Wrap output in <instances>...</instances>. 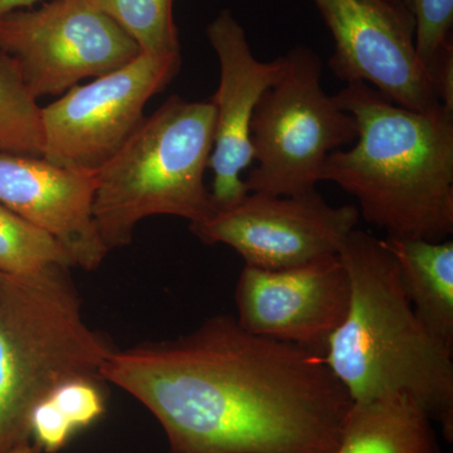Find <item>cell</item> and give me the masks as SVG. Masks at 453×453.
I'll list each match as a JSON object with an SVG mask.
<instances>
[{
    "mask_svg": "<svg viewBox=\"0 0 453 453\" xmlns=\"http://www.w3.org/2000/svg\"><path fill=\"white\" fill-rule=\"evenodd\" d=\"M100 377L153 414L170 453H334L353 405L320 351L255 335L231 315L115 349Z\"/></svg>",
    "mask_w": 453,
    "mask_h": 453,
    "instance_id": "obj_1",
    "label": "cell"
},
{
    "mask_svg": "<svg viewBox=\"0 0 453 453\" xmlns=\"http://www.w3.org/2000/svg\"><path fill=\"white\" fill-rule=\"evenodd\" d=\"M339 256L350 299L323 349L325 365L353 403L410 396L452 442V349L419 320L383 241L354 229Z\"/></svg>",
    "mask_w": 453,
    "mask_h": 453,
    "instance_id": "obj_2",
    "label": "cell"
},
{
    "mask_svg": "<svg viewBox=\"0 0 453 453\" xmlns=\"http://www.w3.org/2000/svg\"><path fill=\"white\" fill-rule=\"evenodd\" d=\"M356 119V144L334 151L323 169L359 203L387 237L449 240L453 234V112L396 105L372 86L347 83L335 95Z\"/></svg>",
    "mask_w": 453,
    "mask_h": 453,
    "instance_id": "obj_3",
    "label": "cell"
},
{
    "mask_svg": "<svg viewBox=\"0 0 453 453\" xmlns=\"http://www.w3.org/2000/svg\"><path fill=\"white\" fill-rule=\"evenodd\" d=\"M70 270L0 273V453L29 441V417L44 395L71 378L100 377L115 350L83 319Z\"/></svg>",
    "mask_w": 453,
    "mask_h": 453,
    "instance_id": "obj_4",
    "label": "cell"
},
{
    "mask_svg": "<svg viewBox=\"0 0 453 453\" xmlns=\"http://www.w3.org/2000/svg\"><path fill=\"white\" fill-rule=\"evenodd\" d=\"M213 140L211 100L174 95L144 119L96 172L94 219L109 251L130 244L148 217H180L192 226L216 213L204 184Z\"/></svg>",
    "mask_w": 453,
    "mask_h": 453,
    "instance_id": "obj_5",
    "label": "cell"
},
{
    "mask_svg": "<svg viewBox=\"0 0 453 453\" xmlns=\"http://www.w3.org/2000/svg\"><path fill=\"white\" fill-rule=\"evenodd\" d=\"M285 70L262 95L251 122L250 193L295 196L316 190L327 157L353 144L357 125L321 85L320 57L305 46L285 55Z\"/></svg>",
    "mask_w": 453,
    "mask_h": 453,
    "instance_id": "obj_6",
    "label": "cell"
},
{
    "mask_svg": "<svg viewBox=\"0 0 453 453\" xmlns=\"http://www.w3.org/2000/svg\"><path fill=\"white\" fill-rule=\"evenodd\" d=\"M0 50L16 59L37 101L113 73L142 53L129 33L86 0H50L0 17Z\"/></svg>",
    "mask_w": 453,
    "mask_h": 453,
    "instance_id": "obj_7",
    "label": "cell"
},
{
    "mask_svg": "<svg viewBox=\"0 0 453 453\" xmlns=\"http://www.w3.org/2000/svg\"><path fill=\"white\" fill-rule=\"evenodd\" d=\"M180 65V55L140 53L119 70L74 86L41 107L44 159L96 173L138 130L146 104L175 79Z\"/></svg>",
    "mask_w": 453,
    "mask_h": 453,
    "instance_id": "obj_8",
    "label": "cell"
},
{
    "mask_svg": "<svg viewBox=\"0 0 453 453\" xmlns=\"http://www.w3.org/2000/svg\"><path fill=\"white\" fill-rule=\"evenodd\" d=\"M359 219L357 207L329 204L318 190L250 193L231 210L189 226L202 242L234 249L247 266L281 270L339 256Z\"/></svg>",
    "mask_w": 453,
    "mask_h": 453,
    "instance_id": "obj_9",
    "label": "cell"
},
{
    "mask_svg": "<svg viewBox=\"0 0 453 453\" xmlns=\"http://www.w3.org/2000/svg\"><path fill=\"white\" fill-rule=\"evenodd\" d=\"M332 33L329 65L342 81L371 85L396 105L427 111L440 105L414 49V22L389 0H312Z\"/></svg>",
    "mask_w": 453,
    "mask_h": 453,
    "instance_id": "obj_10",
    "label": "cell"
},
{
    "mask_svg": "<svg viewBox=\"0 0 453 453\" xmlns=\"http://www.w3.org/2000/svg\"><path fill=\"white\" fill-rule=\"evenodd\" d=\"M349 299L350 283L340 256L281 270L244 265L235 285L234 318L255 335L323 354Z\"/></svg>",
    "mask_w": 453,
    "mask_h": 453,
    "instance_id": "obj_11",
    "label": "cell"
},
{
    "mask_svg": "<svg viewBox=\"0 0 453 453\" xmlns=\"http://www.w3.org/2000/svg\"><path fill=\"white\" fill-rule=\"evenodd\" d=\"M207 38L219 57V89L214 106L211 201L214 210H231L250 195L242 174L253 162L251 122L262 95L281 76L285 55L259 61L244 28L229 9H222L207 27Z\"/></svg>",
    "mask_w": 453,
    "mask_h": 453,
    "instance_id": "obj_12",
    "label": "cell"
},
{
    "mask_svg": "<svg viewBox=\"0 0 453 453\" xmlns=\"http://www.w3.org/2000/svg\"><path fill=\"white\" fill-rule=\"evenodd\" d=\"M95 189L96 173L0 153V203L56 238L74 266L88 271L96 270L110 252L95 223Z\"/></svg>",
    "mask_w": 453,
    "mask_h": 453,
    "instance_id": "obj_13",
    "label": "cell"
},
{
    "mask_svg": "<svg viewBox=\"0 0 453 453\" xmlns=\"http://www.w3.org/2000/svg\"><path fill=\"white\" fill-rule=\"evenodd\" d=\"M408 299L423 325L453 350V242L383 238Z\"/></svg>",
    "mask_w": 453,
    "mask_h": 453,
    "instance_id": "obj_14",
    "label": "cell"
},
{
    "mask_svg": "<svg viewBox=\"0 0 453 453\" xmlns=\"http://www.w3.org/2000/svg\"><path fill=\"white\" fill-rule=\"evenodd\" d=\"M334 453H443L434 422L405 395L353 403Z\"/></svg>",
    "mask_w": 453,
    "mask_h": 453,
    "instance_id": "obj_15",
    "label": "cell"
},
{
    "mask_svg": "<svg viewBox=\"0 0 453 453\" xmlns=\"http://www.w3.org/2000/svg\"><path fill=\"white\" fill-rule=\"evenodd\" d=\"M100 377L62 381L38 402L29 417V440L43 453L64 449L71 438L96 423L106 412Z\"/></svg>",
    "mask_w": 453,
    "mask_h": 453,
    "instance_id": "obj_16",
    "label": "cell"
},
{
    "mask_svg": "<svg viewBox=\"0 0 453 453\" xmlns=\"http://www.w3.org/2000/svg\"><path fill=\"white\" fill-rule=\"evenodd\" d=\"M414 22V49L436 89L453 111V0H402Z\"/></svg>",
    "mask_w": 453,
    "mask_h": 453,
    "instance_id": "obj_17",
    "label": "cell"
},
{
    "mask_svg": "<svg viewBox=\"0 0 453 453\" xmlns=\"http://www.w3.org/2000/svg\"><path fill=\"white\" fill-rule=\"evenodd\" d=\"M0 153L43 157L41 107L16 59L0 50Z\"/></svg>",
    "mask_w": 453,
    "mask_h": 453,
    "instance_id": "obj_18",
    "label": "cell"
},
{
    "mask_svg": "<svg viewBox=\"0 0 453 453\" xmlns=\"http://www.w3.org/2000/svg\"><path fill=\"white\" fill-rule=\"evenodd\" d=\"M53 267L76 266L56 238L0 203V273L28 277Z\"/></svg>",
    "mask_w": 453,
    "mask_h": 453,
    "instance_id": "obj_19",
    "label": "cell"
},
{
    "mask_svg": "<svg viewBox=\"0 0 453 453\" xmlns=\"http://www.w3.org/2000/svg\"><path fill=\"white\" fill-rule=\"evenodd\" d=\"M115 20L151 56L180 55L175 0H86Z\"/></svg>",
    "mask_w": 453,
    "mask_h": 453,
    "instance_id": "obj_20",
    "label": "cell"
},
{
    "mask_svg": "<svg viewBox=\"0 0 453 453\" xmlns=\"http://www.w3.org/2000/svg\"><path fill=\"white\" fill-rule=\"evenodd\" d=\"M38 2L41 0H0V17L18 9L32 8Z\"/></svg>",
    "mask_w": 453,
    "mask_h": 453,
    "instance_id": "obj_21",
    "label": "cell"
},
{
    "mask_svg": "<svg viewBox=\"0 0 453 453\" xmlns=\"http://www.w3.org/2000/svg\"><path fill=\"white\" fill-rule=\"evenodd\" d=\"M11 453H43L40 447L33 443L31 440L27 441V442L20 443L19 446H17L16 449H13Z\"/></svg>",
    "mask_w": 453,
    "mask_h": 453,
    "instance_id": "obj_22",
    "label": "cell"
},
{
    "mask_svg": "<svg viewBox=\"0 0 453 453\" xmlns=\"http://www.w3.org/2000/svg\"><path fill=\"white\" fill-rule=\"evenodd\" d=\"M389 2L395 3V4L398 5L403 4V2H402V0H389Z\"/></svg>",
    "mask_w": 453,
    "mask_h": 453,
    "instance_id": "obj_23",
    "label": "cell"
}]
</instances>
